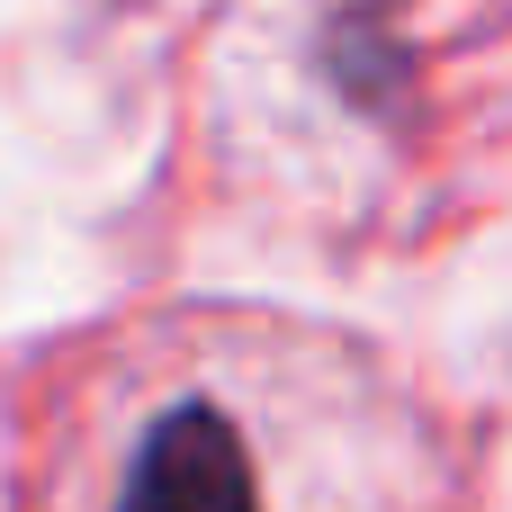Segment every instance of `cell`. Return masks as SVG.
Segmentation results:
<instances>
[{"instance_id":"obj_1","label":"cell","mask_w":512,"mask_h":512,"mask_svg":"<svg viewBox=\"0 0 512 512\" xmlns=\"http://www.w3.org/2000/svg\"><path fill=\"white\" fill-rule=\"evenodd\" d=\"M117 512H261V486H252L234 423L216 405H171L153 423Z\"/></svg>"}]
</instances>
